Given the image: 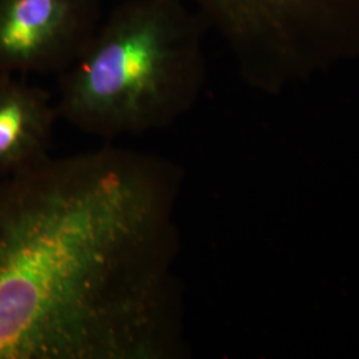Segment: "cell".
I'll return each instance as SVG.
<instances>
[{"instance_id":"cell-1","label":"cell","mask_w":359,"mask_h":359,"mask_svg":"<svg viewBox=\"0 0 359 359\" xmlns=\"http://www.w3.org/2000/svg\"><path fill=\"white\" fill-rule=\"evenodd\" d=\"M179 172L118 147L0 179V359H172Z\"/></svg>"},{"instance_id":"cell-2","label":"cell","mask_w":359,"mask_h":359,"mask_svg":"<svg viewBox=\"0 0 359 359\" xmlns=\"http://www.w3.org/2000/svg\"><path fill=\"white\" fill-rule=\"evenodd\" d=\"M204 28L187 0L120 4L60 74L59 116L104 139L168 127L201 88Z\"/></svg>"},{"instance_id":"cell-3","label":"cell","mask_w":359,"mask_h":359,"mask_svg":"<svg viewBox=\"0 0 359 359\" xmlns=\"http://www.w3.org/2000/svg\"><path fill=\"white\" fill-rule=\"evenodd\" d=\"M187 1L261 84L359 56V0Z\"/></svg>"},{"instance_id":"cell-4","label":"cell","mask_w":359,"mask_h":359,"mask_svg":"<svg viewBox=\"0 0 359 359\" xmlns=\"http://www.w3.org/2000/svg\"><path fill=\"white\" fill-rule=\"evenodd\" d=\"M100 20L102 0H0V75L62 74Z\"/></svg>"},{"instance_id":"cell-5","label":"cell","mask_w":359,"mask_h":359,"mask_svg":"<svg viewBox=\"0 0 359 359\" xmlns=\"http://www.w3.org/2000/svg\"><path fill=\"white\" fill-rule=\"evenodd\" d=\"M60 117L50 93L15 75H0V179L48 160Z\"/></svg>"}]
</instances>
